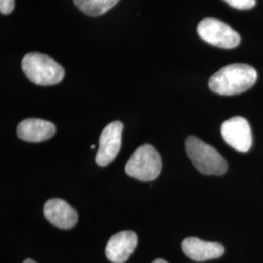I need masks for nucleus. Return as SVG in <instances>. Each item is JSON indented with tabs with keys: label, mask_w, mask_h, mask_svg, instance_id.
Here are the masks:
<instances>
[{
	"label": "nucleus",
	"mask_w": 263,
	"mask_h": 263,
	"mask_svg": "<svg viewBox=\"0 0 263 263\" xmlns=\"http://www.w3.org/2000/svg\"><path fill=\"white\" fill-rule=\"evenodd\" d=\"M56 133V126L50 121L38 118H28L20 123L17 134L21 140L40 142L51 139Z\"/></svg>",
	"instance_id": "11"
},
{
	"label": "nucleus",
	"mask_w": 263,
	"mask_h": 263,
	"mask_svg": "<svg viewBox=\"0 0 263 263\" xmlns=\"http://www.w3.org/2000/svg\"><path fill=\"white\" fill-rule=\"evenodd\" d=\"M181 248L190 259L199 262L218 258L224 254V247L222 245L203 241L195 237H189L183 240Z\"/></svg>",
	"instance_id": "10"
},
{
	"label": "nucleus",
	"mask_w": 263,
	"mask_h": 263,
	"mask_svg": "<svg viewBox=\"0 0 263 263\" xmlns=\"http://www.w3.org/2000/svg\"><path fill=\"white\" fill-rule=\"evenodd\" d=\"M152 263H168L165 259H162V258H157V259H155L154 261Z\"/></svg>",
	"instance_id": "15"
},
{
	"label": "nucleus",
	"mask_w": 263,
	"mask_h": 263,
	"mask_svg": "<svg viewBox=\"0 0 263 263\" xmlns=\"http://www.w3.org/2000/svg\"><path fill=\"white\" fill-rule=\"evenodd\" d=\"M257 72L246 64H232L220 68L209 79L212 92L222 96L242 94L255 83Z\"/></svg>",
	"instance_id": "1"
},
{
	"label": "nucleus",
	"mask_w": 263,
	"mask_h": 263,
	"mask_svg": "<svg viewBox=\"0 0 263 263\" xmlns=\"http://www.w3.org/2000/svg\"><path fill=\"white\" fill-rule=\"evenodd\" d=\"M15 8V0H0V12L2 15H9Z\"/></svg>",
	"instance_id": "14"
},
{
	"label": "nucleus",
	"mask_w": 263,
	"mask_h": 263,
	"mask_svg": "<svg viewBox=\"0 0 263 263\" xmlns=\"http://www.w3.org/2000/svg\"><path fill=\"white\" fill-rule=\"evenodd\" d=\"M43 213L49 222L61 229H70L77 223L78 215L76 210L65 200L59 198L48 200Z\"/></svg>",
	"instance_id": "8"
},
{
	"label": "nucleus",
	"mask_w": 263,
	"mask_h": 263,
	"mask_svg": "<svg viewBox=\"0 0 263 263\" xmlns=\"http://www.w3.org/2000/svg\"><path fill=\"white\" fill-rule=\"evenodd\" d=\"M161 170V156L151 144H143L137 148L125 167V172L129 177L141 181L156 179Z\"/></svg>",
	"instance_id": "4"
},
{
	"label": "nucleus",
	"mask_w": 263,
	"mask_h": 263,
	"mask_svg": "<svg viewBox=\"0 0 263 263\" xmlns=\"http://www.w3.org/2000/svg\"><path fill=\"white\" fill-rule=\"evenodd\" d=\"M138 236L134 231H121L109 239L105 248L106 257L113 263H124L134 253Z\"/></svg>",
	"instance_id": "9"
},
{
	"label": "nucleus",
	"mask_w": 263,
	"mask_h": 263,
	"mask_svg": "<svg viewBox=\"0 0 263 263\" xmlns=\"http://www.w3.org/2000/svg\"><path fill=\"white\" fill-rule=\"evenodd\" d=\"M23 263H37V262H35V261H34V260H32V259H30V258H27V259H26V260H25V261H24V262Z\"/></svg>",
	"instance_id": "16"
},
{
	"label": "nucleus",
	"mask_w": 263,
	"mask_h": 263,
	"mask_svg": "<svg viewBox=\"0 0 263 263\" xmlns=\"http://www.w3.org/2000/svg\"><path fill=\"white\" fill-rule=\"evenodd\" d=\"M122 131V122L113 121L102 132L96 155V163L100 167H106L117 156L121 148Z\"/></svg>",
	"instance_id": "6"
},
{
	"label": "nucleus",
	"mask_w": 263,
	"mask_h": 263,
	"mask_svg": "<svg viewBox=\"0 0 263 263\" xmlns=\"http://www.w3.org/2000/svg\"><path fill=\"white\" fill-rule=\"evenodd\" d=\"M77 8L88 16H102L113 8L119 0H73Z\"/></svg>",
	"instance_id": "12"
},
{
	"label": "nucleus",
	"mask_w": 263,
	"mask_h": 263,
	"mask_svg": "<svg viewBox=\"0 0 263 263\" xmlns=\"http://www.w3.org/2000/svg\"><path fill=\"white\" fill-rule=\"evenodd\" d=\"M198 34L204 41L216 47L235 48L241 42L240 34L219 20L208 18L199 23Z\"/></svg>",
	"instance_id": "5"
},
{
	"label": "nucleus",
	"mask_w": 263,
	"mask_h": 263,
	"mask_svg": "<svg viewBox=\"0 0 263 263\" xmlns=\"http://www.w3.org/2000/svg\"><path fill=\"white\" fill-rule=\"evenodd\" d=\"M221 136L228 145L240 152L250 151L253 144V135L250 124L242 116H235L221 125Z\"/></svg>",
	"instance_id": "7"
},
{
	"label": "nucleus",
	"mask_w": 263,
	"mask_h": 263,
	"mask_svg": "<svg viewBox=\"0 0 263 263\" xmlns=\"http://www.w3.org/2000/svg\"><path fill=\"white\" fill-rule=\"evenodd\" d=\"M22 69L31 82L41 86L58 84L65 77L64 67L41 53H28L24 57Z\"/></svg>",
	"instance_id": "2"
},
{
	"label": "nucleus",
	"mask_w": 263,
	"mask_h": 263,
	"mask_svg": "<svg viewBox=\"0 0 263 263\" xmlns=\"http://www.w3.org/2000/svg\"><path fill=\"white\" fill-rule=\"evenodd\" d=\"M226 3L236 9L249 10L252 9L255 5V0H223Z\"/></svg>",
	"instance_id": "13"
},
{
	"label": "nucleus",
	"mask_w": 263,
	"mask_h": 263,
	"mask_svg": "<svg viewBox=\"0 0 263 263\" xmlns=\"http://www.w3.org/2000/svg\"><path fill=\"white\" fill-rule=\"evenodd\" d=\"M91 147H92V149H94L95 147H96V145H95V144H93V145H92Z\"/></svg>",
	"instance_id": "17"
},
{
	"label": "nucleus",
	"mask_w": 263,
	"mask_h": 263,
	"mask_svg": "<svg viewBox=\"0 0 263 263\" xmlns=\"http://www.w3.org/2000/svg\"><path fill=\"white\" fill-rule=\"evenodd\" d=\"M186 153L194 167L208 176H221L227 171V162L220 153L196 137L190 136L185 141Z\"/></svg>",
	"instance_id": "3"
}]
</instances>
